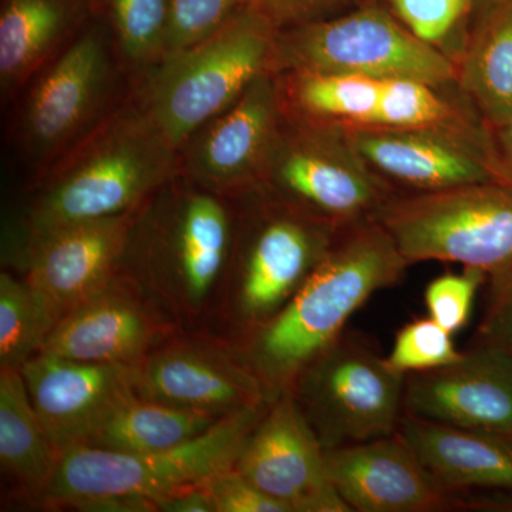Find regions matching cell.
Segmentation results:
<instances>
[{"label": "cell", "mask_w": 512, "mask_h": 512, "mask_svg": "<svg viewBox=\"0 0 512 512\" xmlns=\"http://www.w3.org/2000/svg\"><path fill=\"white\" fill-rule=\"evenodd\" d=\"M491 279L490 301L474 343L512 353V272Z\"/></svg>", "instance_id": "cell-36"}, {"label": "cell", "mask_w": 512, "mask_h": 512, "mask_svg": "<svg viewBox=\"0 0 512 512\" xmlns=\"http://www.w3.org/2000/svg\"><path fill=\"white\" fill-rule=\"evenodd\" d=\"M276 30L247 6L214 35L168 53L131 79L128 96L175 150L271 72Z\"/></svg>", "instance_id": "cell-5"}, {"label": "cell", "mask_w": 512, "mask_h": 512, "mask_svg": "<svg viewBox=\"0 0 512 512\" xmlns=\"http://www.w3.org/2000/svg\"><path fill=\"white\" fill-rule=\"evenodd\" d=\"M504 2V0H470L471 12L470 15L473 18H477L481 13L487 12L488 9L494 8L498 3Z\"/></svg>", "instance_id": "cell-39"}, {"label": "cell", "mask_w": 512, "mask_h": 512, "mask_svg": "<svg viewBox=\"0 0 512 512\" xmlns=\"http://www.w3.org/2000/svg\"><path fill=\"white\" fill-rule=\"evenodd\" d=\"M60 454L37 416L20 369H0V464L16 484L43 498Z\"/></svg>", "instance_id": "cell-24"}, {"label": "cell", "mask_w": 512, "mask_h": 512, "mask_svg": "<svg viewBox=\"0 0 512 512\" xmlns=\"http://www.w3.org/2000/svg\"><path fill=\"white\" fill-rule=\"evenodd\" d=\"M56 319L28 281L0 275V369H20L37 355Z\"/></svg>", "instance_id": "cell-29"}, {"label": "cell", "mask_w": 512, "mask_h": 512, "mask_svg": "<svg viewBox=\"0 0 512 512\" xmlns=\"http://www.w3.org/2000/svg\"><path fill=\"white\" fill-rule=\"evenodd\" d=\"M285 116L278 74L266 72L178 150V173L221 197L254 190Z\"/></svg>", "instance_id": "cell-13"}, {"label": "cell", "mask_w": 512, "mask_h": 512, "mask_svg": "<svg viewBox=\"0 0 512 512\" xmlns=\"http://www.w3.org/2000/svg\"><path fill=\"white\" fill-rule=\"evenodd\" d=\"M133 366L89 363L39 352L20 367L37 416L60 456L86 443L134 394Z\"/></svg>", "instance_id": "cell-19"}, {"label": "cell", "mask_w": 512, "mask_h": 512, "mask_svg": "<svg viewBox=\"0 0 512 512\" xmlns=\"http://www.w3.org/2000/svg\"><path fill=\"white\" fill-rule=\"evenodd\" d=\"M201 485L215 512H288L285 505L259 490L235 467L207 478Z\"/></svg>", "instance_id": "cell-35"}, {"label": "cell", "mask_w": 512, "mask_h": 512, "mask_svg": "<svg viewBox=\"0 0 512 512\" xmlns=\"http://www.w3.org/2000/svg\"><path fill=\"white\" fill-rule=\"evenodd\" d=\"M177 173L178 151L127 96L39 174L23 231V258L30 242L57 229L137 210Z\"/></svg>", "instance_id": "cell-2"}, {"label": "cell", "mask_w": 512, "mask_h": 512, "mask_svg": "<svg viewBox=\"0 0 512 512\" xmlns=\"http://www.w3.org/2000/svg\"><path fill=\"white\" fill-rule=\"evenodd\" d=\"M114 279L63 316L40 352L89 363L134 366L163 339L165 325Z\"/></svg>", "instance_id": "cell-21"}, {"label": "cell", "mask_w": 512, "mask_h": 512, "mask_svg": "<svg viewBox=\"0 0 512 512\" xmlns=\"http://www.w3.org/2000/svg\"><path fill=\"white\" fill-rule=\"evenodd\" d=\"M241 6L242 0H170L165 55L214 35Z\"/></svg>", "instance_id": "cell-31"}, {"label": "cell", "mask_w": 512, "mask_h": 512, "mask_svg": "<svg viewBox=\"0 0 512 512\" xmlns=\"http://www.w3.org/2000/svg\"><path fill=\"white\" fill-rule=\"evenodd\" d=\"M268 404L224 417L204 433L165 450L121 453L86 444L69 448L60 456L42 500L50 507L83 511H154L160 498L237 466Z\"/></svg>", "instance_id": "cell-4"}, {"label": "cell", "mask_w": 512, "mask_h": 512, "mask_svg": "<svg viewBox=\"0 0 512 512\" xmlns=\"http://www.w3.org/2000/svg\"><path fill=\"white\" fill-rule=\"evenodd\" d=\"M373 220L386 229L410 266L454 262L480 269L488 278L512 272L511 185L394 194Z\"/></svg>", "instance_id": "cell-8"}, {"label": "cell", "mask_w": 512, "mask_h": 512, "mask_svg": "<svg viewBox=\"0 0 512 512\" xmlns=\"http://www.w3.org/2000/svg\"><path fill=\"white\" fill-rule=\"evenodd\" d=\"M443 87L413 79L384 80L380 92L376 123L402 128H439L460 133H490L477 126L470 114L451 103Z\"/></svg>", "instance_id": "cell-28"}, {"label": "cell", "mask_w": 512, "mask_h": 512, "mask_svg": "<svg viewBox=\"0 0 512 512\" xmlns=\"http://www.w3.org/2000/svg\"><path fill=\"white\" fill-rule=\"evenodd\" d=\"M271 72H328L370 79L457 84V64L414 36L392 10L357 5L333 18L276 32Z\"/></svg>", "instance_id": "cell-7"}, {"label": "cell", "mask_w": 512, "mask_h": 512, "mask_svg": "<svg viewBox=\"0 0 512 512\" xmlns=\"http://www.w3.org/2000/svg\"><path fill=\"white\" fill-rule=\"evenodd\" d=\"M400 434L451 511H512V436L403 414Z\"/></svg>", "instance_id": "cell-16"}, {"label": "cell", "mask_w": 512, "mask_h": 512, "mask_svg": "<svg viewBox=\"0 0 512 512\" xmlns=\"http://www.w3.org/2000/svg\"><path fill=\"white\" fill-rule=\"evenodd\" d=\"M251 212L237 221L231 262L234 313L251 333L291 301L340 229L251 190Z\"/></svg>", "instance_id": "cell-11"}, {"label": "cell", "mask_w": 512, "mask_h": 512, "mask_svg": "<svg viewBox=\"0 0 512 512\" xmlns=\"http://www.w3.org/2000/svg\"><path fill=\"white\" fill-rule=\"evenodd\" d=\"M490 134L501 175L512 187V119L490 127Z\"/></svg>", "instance_id": "cell-38"}, {"label": "cell", "mask_w": 512, "mask_h": 512, "mask_svg": "<svg viewBox=\"0 0 512 512\" xmlns=\"http://www.w3.org/2000/svg\"><path fill=\"white\" fill-rule=\"evenodd\" d=\"M121 66L99 12L29 86L16 119L20 156L37 173L69 153L123 103Z\"/></svg>", "instance_id": "cell-6"}, {"label": "cell", "mask_w": 512, "mask_h": 512, "mask_svg": "<svg viewBox=\"0 0 512 512\" xmlns=\"http://www.w3.org/2000/svg\"><path fill=\"white\" fill-rule=\"evenodd\" d=\"M404 413L512 436V353L474 343L456 363L410 373L404 382Z\"/></svg>", "instance_id": "cell-17"}, {"label": "cell", "mask_w": 512, "mask_h": 512, "mask_svg": "<svg viewBox=\"0 0 512 512\" xmlns=\"http://www.w3.org/2000/svg\"><path fill=\"white\" fill-rule=\"evenodd\" d=\"M360 2L362 0H242V5L279 32L333 18L356 8Z\"/></svg>", "instance_id": "cell-34"}, {"label": "cell", "mask_w": 512, "mask_h": 512, "mask_svg": "<svg viewBox=\"0 0 512 512\" xmlns=\"http://www.w3.org/2000/svg\"><path fill=\"white\" fill-rule=\"evenodd\" d=\"M254 190L336 228L373 220L393 195L356 156L343 126L286 109Z\"/></svg>", "instance_id": "cell-9"}, {"label": "cell", "mask_w": 512, "mask_h": 512, "mask_svg": "<svg viewBox=\"0 0 512 512\" xmlns=\"http://www.w3.org/2000/svg\"><path fill=\"white\" fill-rule=\"evenodd\" d=\"M463 355L454 345L453 333L427 316L413 319L399 329L386 359L396 372L407 376L451 365Z\"/></svg>", "instance_id": "cell-30"}, {"label": "cell", "mask_w": 512, "mask_h": 512, "mask_svg": "<svg viewBox=\"0 0 512 512\" xmlns=\"http://www.w3.org/2000/svg\"><path fill=\"white\" fill-rule=\"evenodd\" d=\"M278 77L285 109L295 116L336 126L376 123L380 80L328 72H289Z\"/></svg>", "instance_id": "cell-26"}, {"label": "cell", "mask_w": 512, "mask_h": 512, "mask_svg": "<svg viewBox=\"0 0 512 512\" xmlns=\"http://www.w3.org/2000/svg\"><path fill=\"white\" fill-rule=\"evenodd\" d=\"M390 10L414 36L439 47L464 16L470 15V0H389Z\"/></svg>", "instance_id": "cell-33"}, {"label": "cell", "mask_w": 512, "mask_h": 512, "mask_svg": "<svg viewBox=\"0 0 512 512\" xmlns=\"http://www.w3.org/2000/svg\"><path fill=\"white\" fill-rule=\"evenodd\" d=\"M217 421L204 414L141 399L134 393L101 421L84 444L121 453H151L185 443Z\"/></svg>", "instance_id": "cell-25"}, {"label": "cell", "mask_w": 512, "mask_h": 512, "mask_svg": "<svg viewBox=\"0 0 512 512\" xmlns=\"http://www.w3.org/2000/svg\"><path fill=\"white\" fill-rule=\"evenodd\" d=\"M350 147L392 194L505 183L491 134L382 124L343 126Z\"/></svg>", "instance_id": "cell-12"}, {"label": "cell", "mask_w": 512, "mask_h": 512, "mask_svg": "<svg viewBox=\"0 0 512 512\" xmlns=\"http://www.w3.org/2000/svg\"><path fill=\"white\" fill-rule=\"evenodd\" d=\"M457 64V86L488 127L512 119V0L481 13Z\"/></svg>", "instance_id": "cell-23"}, {"label": "cell", "mask_w": 512, "mask_h": 512, "mask_svg": "<svg viewBox=\"0 0 512 512\" xmlns=\"http://www.w3.org/2000/svg\"><path fill=\"white\" fill-rule=\"evenodd\" d=\"M134 211L70 225L30 242L23 258L26 281L56 323L116 279Z\"/></svg>", "instance_id": "cell-18"}, {"label": "cell", "mask_w": 512, "mask_h": 512, "mask_svg": "<svg viewBox=\"0 0 512 512\" xmlns=\"http://www.w3.org/2000/svg\"><path fill=\"white\" fill-rule=\"evenodd\" d=\"M154 511L163 512H215L211 498L202 485L178 491V493L160 498L154 504Z\"/></svg>", "instance_id": "cell-37"}, {"label": "cell", "mask_w": 512, "mask_h": 512, "mask_svg": "<svg viewBox=\"0 0 512 512\" xmlns=\"http://www.w3.org/2000/svg\"><path fill=\"white\" fill-rule=\"evenodd\" d=\"M237 221L225 197L174 174L134 211L120 269L171 311L198 315L229 268Z\"/></svg>", "instance_id": "cell-3"}, {"label": "cell", "mask_w": 512, "mask_h": 512, "mask_svg": "<svg viewBox=\"0 0 512 512\" xmlns=\"http://www.w3.org/2000/svg\"><path fill=\"white\" fill-rule=\"evenodd\" d=\"M131 370L141 399L217 420L271 403L241 353L210 343L175 342L153 349Z\"/></svg>", "instance_id": "cell-15"}, {"label": "cell", "mask_w": 512, "mask_h": 512, "mask_svg": "<svg viewBox=\"0 0 512 512\" xmlns=\"http://www.w3.org/2000/svg\"><path fill=\"white\" fill-rule=\"evenodd\" d=\"M96 13L94 0H2L0 90L26 89Z\"/></svg>", "instance_id": "cell-22"}, {"label": "cell", "mask_w": 512, "mask_h": 512, "mask_svg": "<svg viewBox=\"0 0 512 512\" xmlns=\"http://www.w3.org/2000/svg\"><path fill=\"white\" fill-rule=\"evenodd\" d=\"M235 468L288 512H352L333 487L325 448L291 393L268 404Z\"/></svg>", "instance_id": "cell-14"}, {"label": "cell", "mask_w": 512, "mask_h": 512, "mask_svg": "<svg viewBox=\"0 0 512 512\" xmlns=\"http://www.w3.org/2000/svg\"><path fill=\"white\" fill-rule=\"evenodd\" d=\"M409 266L376 220L340 229L291 301L248 333L239 350L269 402L291 392L302 370L345 332L353 313L396 285Z\"/></svg>", "instance_id": "cell-1"}, {"label": "cell", "mask_w": 512, "mask_h": 512, "mask_svg": "<svg viewBox=\"0 0 512 512\" xmlns=\"http://www.w3.org/2000/svg\"><path fill=\"white\" fill-rule=\"evenodd\" d=\"M406 376L345 330L296 377L291 393L325 450L389 436L404 414Z\"/></svg>", "instance_id": "cell-10"}, {"label": "cell", "mask_w": 512, "mask_h": 512, "mask_svg": "<svg viewBox=\"0 0 512 512\" xmlns=\"http://www.w3.org/2000/svg\"><path fill=\"white\" fill-rule=\"evenodd\" d=\"M333 487L350 511H450L446 495L400 431L325 450Z\"/></svg>", "instance_id": "cell-20"}, {"label": "cell", "mask_w": 512, "mask_h": 512, "mask_svg": "<svg viewBox=\"0 0 512 512\" xmlns=\"http://www.w3.org/2000/svg\"><path fill=\"white\" fill-rule=\"evenodd\" d=\"M487 278V274L474 268L434 278L424 292L430 318L453 335L463 329L470 320L477 292Z\"/></svg>", "instance_id": "cell-32"}, {"label": "cell", "mask_w": 512, "mask_h": 512, "mask_svg": "<svg viewBox=\"0 0 512 512\" xmlns=\"http://www.w3.org/2000/svg\"><path fill=\"white\" fill-rule=\"evenodd\" d=\"M130 80L165 55L170 0H94Z\"/></svg>", "instance_id": "cell-27"}]
</instances>
